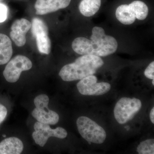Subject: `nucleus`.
Wrapping results in <instances>:
<instances>
[{"instance_id":"obj_1","label":"nucleus","mask_w":154,"mask_h":154,"mask_svg":"<svg viewBox=\"0 0 154 154\" xmlns=\"http://www.w3.org/2000/svg\"><path fill=\"white\" fill-rule=\"evenodd\" d=\"M91 39L84 37L75 38L72 43L74 51L80 55H92L106 57L114 53L118 48L115 38L106 35L101 27H94Z\"/></svg>"},{"instance_id":"obj_2","label":"nucleus","mask_w":154,"mask_h":154,"mask_svg":"<svg viewBox=\"0 0 154 154\" xmlns=\"http://www.w3.org/2000/svg\"><path fill=\"white\" fill-rule=\"evenodd\" d=\"M100 57L84 55L78 57L72 63L63 67L59 75L65 82L81 80L96 73L97 69L104 65Z\"/></svg>"},{"instance_id":"obj_3","label":"nucleus","mask_w":154,"mask_h":154,"mask_svg":"<svg viewBox=\"0 0 154 154\" xmlns=\"http://www.w3.org/2000/svg\"><path fill=\"white\" fill-rule=\"evenodd\" d=\"M148 13V7L145 3L140 1H134L129 5L119 6L116 11V17L122 24L130 25L132 24L136 19L144 20Z\"/></svg>"},{"instance_id":"obj_4","label":"nucleus","mask_w":154,"mask_h":154,"mask_svg":"<svg viewBox=\"0 0 154 154\" xmlns=\"http://www.w3.org/2000/svg\"><path fill=\"white\" fill-rule=\"evenodd\" d=\"M76 124L80 134L88 142L101 144L105 142L106 138L105 130L91 119L81 116L77 119Z\"/></svg>"},{"instance_id":"obj_5","label":"nucleus","mask_w":154,"mask_h":154,"mask_svg":"<svg viewBox=\"0 0 154 154\" xmlns=\"http://www.w3.org/2000/svg\"><path fill=\"white\" fill-rule=\"evenodd\" d=\"M141 107L139 99L123 97L119 100L114 107L115 119L119 124H125L132 119Z\"/></svg>"},{"instance_id":"obj_6","label":"nucleus","mask_w":154,"mask_h":154,"mask_svg":"<svg viewBox=\"0 0 154 154\" xmlns=\"http://www.w3.org/2000/svg\"><path fill=\"white\" fill-rule=\"evenodd\" d=\"M32 63L28 58L19 55L13 58L5 67L3 75L7 82H16L20 78L21 73L32 68Z\"/></svg>"},{"instance_id":"obj_7","label":"nucleus","mask_w":154,"mask_h":154,"mask_svg":"<svg viewBox=\"0 0 154 154\" xmlns=\"http://www.w3.org/2000/svg\"><path fill=\"white\" fill-rule=\"evenodd\" d=\"M31 31L36 39L39 52L49 54L51 50V42L48 36V28L44 21L38 18L32 20Z\"/></svg>"},{"instance_id":"obj_8","label":"nucleus","mask_w":154,"mask_h":154,"mask_svg":"<svg viewBox=\"0 0 154 154\" xmlns=\"http://www.w3.org/2000/svg\"><path fill=\"white\" fill-rule=\"evenodd\" d=\"M97 82V77L94 75L88 76L80 80L77 84V89L80 94L85 96H100L110 90L109 83Z\"/></svg>"},{"instance_id":"obj_9","label":"nucleus","mask_w":154,"mask_h":154,"mask_svg":"<svg viewBox=\"0 0 154 154\" xmlns=\"http://www.w3.org/2000/svg\"><path fill=\"white\" fill-rule=\"evenodd\" d=\"M34 128L35 131L32 134V137L36 143L41 147L44 146L51 137L64 139L67 136L66 131L63 128L57 127L53 129L51 128L49 125L38 122L34 124Z\"/></svg>"},{"instance_id":"obj_10","label":"nucleus","mask_w":154,"mask_h":154,"mask_svg":"<svg viewBox=\"0 0 154 154\" xmlns=\"http://www.w3.org/2000/svg\"><path fill=\"white\" fill-rule=\"evenodd\" d=\"M31 27V23L25 19H17L12 24L10 36L18 47L24 46L26 43V34Z\"/></svg>"},{"instance_id":"obj_11","label":"nucleus","mask_w":154,"mask_h":154,"mask_svg":"<svg viewBox=\"0 0 154 154\" xmlns=\"http://www.w3.org/2000/svg\"><path fill=\"white\" fill-rule=\"evenodd\" d=\"M71 0H36L35 4L36 14L43 15L64 9L69 5Z\"/></svg>"},{"instance_id":"obj_12","label":"nucleus","mask_w":154,"mask_h":154,"mask_svg":"<svg viewBox=\"0 0 154 154\" xmlns=\"http://www.w3.org/2000/svg\"><path fill=\"white\" fill-rule=\"evenodd\" d=\"M32 115L38 122L44 124H56L59 120L58 114L50 110L48 106L36 107L32 111Z\"/></svg>"},{"instance_id":"obj_13","label":"nucleus","mask_w":154,"mask_h":154,"mask_svg":"<svg viewBox=\"0 0 154 154\" xmlns=\"http://www.w3.org/2000/svg\"><path fill=\"white\" fill-rule=\"evenodd\" d=\"M24 145L18 138H6L0 143V154H19L23 151Z\"/></svg>"},{"instance_id":"obj_14","label":"nucleus","mask_w":154,"mask_h":154,"mask_svg":"<svg viewBox=\"0 0 154 154\" xmlns=\"http://www.w3.org/2000/svg\"><path fill=\"white\" fill-rule=\"evenodd\" d=\"M13 52L11 39L7 35L0 33V65L8 62Z\"/></svg>"},{"instance_id":"obj_15","label":"nucleus","mask_w":154,"mask_h":154,"mask_svg":"<svg viewBox=\"0 0 154 154\" xmlns=\"http://www.w3.org/2000/svg\"><path fill=\"white\" fill-rule=\"evenodd\" d=\"M101 0H82L79 5L80 13L86 17L94 16L99 11Z\"/></svg>"},{"instance_id":"obj_16","label":"nucleus","mask_w":154,"mask_h":154,"mask_svg":"<svg viewBox=\"0 0 154 154\" xmlns=\"http://www.w3.org/2000/svg\"><path fill=\"white\" fill-rule=\"evenodd\" d=\"M137 150L140 154H154V140L150 139L141 142L138 146Z\"/></svg>"},{"instance_id":"obj_17","label":"nucleus","mask_w":154,"mask_h":154,"mask_svg":"<svg viewBox=\"0 0 154 154\" xmlns=\"http://www.w3.org/2000/svg\"><path fill=\"white\" fill-rule=\"evenodd\" d=\"M144 75L150 79H154V62L152 61L146 68L144 71Z\"/></svg>"},{"instance_id":"obj_18","label":"nucleus","mask_w":154,"mask_h":154,"mask_svg":"<svg viewBox=\"0 0 154 154\" xmlns=\"http://www.w3.org/2000/svg\"><path fill=\"white\" fill-rule=\"evenodd\" d=\"M8 15V9L5 5L0 3V23L5 22Z\"/></svg>"},{"instance_id":"obj_19","label":"nucleus","mask_w":154,"mask_h":154,"mask_svg":"<svg viewBox=\"0 0 154 154\" xmlns=\"http://www.w3.org/2000/svg\"><path fill=\"white\" fill-rule=\"evenodd\" d=\"M8 113L7 108L4 105L0 104V124L5 120Z\"/></svg>"},{"instance_id":"obj_20","label":"nucleus","mask_w":154,"mask_h":154,"mask_svg":"<svg viewBox=\"0 0 154 154\" xmlns=\"http://www.w3.org/2000/svg\"><path fill=\"white\" fill-rule=\"evenodd\" d=\"M150 119L152 123L154 124V107L152 108L150 113Z\"/></svg>"},{"instance_id":"obj_21","label":"nucleus","mask_w":154,"mask_h":154,"mask_svg":"<svg viewBox=\"0 0 154 154\" xmlns=\"http://www.w3.org/2000/svg\"><path fill=\"white\" fill-rule=\"evenodd\" d=\"M125 128H126L127 129V130L128 131L129 130V127L128 126H126L125 127Z\"/></svg>"},{"instance_id":"obj_22","label":"nucleus","mask_w":154,"mask_h":154,"mask_svg":"<svg viewBox=\"0 0 154 154\" xmlns=\"http://www.w3.org/2000/svg\"><path fill=\"white\" fill-rule=\"evenodd\" d=\"M152 84L153 85H154V79H152Z\"/></svg>"},{"instance_id":"obj_23","label":"nucleus","mask_w":154,"mask_h":154,"mask_svg":"<svg viewBox=\"0 0 154 154\" xmlns=\"http://www.w3.org/2000/svg\"><path fill=\"white\" fill-rule=\"evenodd\" d=\"M0 1H1V0H0Z\"/></svg>"}]
</instances>
